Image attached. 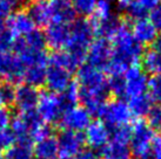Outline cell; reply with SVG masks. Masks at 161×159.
<instances>
[{"instance_id":"cell-17","label":"cell","mask_w":161,"mask_h":159,"mask_svg":"<svg viewBox=\"0 0 161 159\" xmlns=\"http://www.w3.org/2000/svg\"><path fill=\"white\" fill-rule=\"evenodd\" d=\"M132 35L140 46H151L158 40L159 31L148 18L135 20L130 28Z\"/></svg>"},{"instance_id":"cell-11","label":"cell","mask_w":161,"mask_h":159,"mask_svg":"<svg viewBox=\"0 0 161 159\" xmlns=\"http://www.w3.org/2000/svg\"><path fill=\"white\" fill-rule=\"evenodd\" d=\"M122 76L125 80V97L130 98L146 94L148 77L142 68L136 64L130 66Z\"/></svg>"},{"instance_id":"cell-14","label":"cell","mask_w":161,"mask_h":159,"mask_svg":"<svg viewBox=\"0 0 161 159\" xmlns=\"http://www.w3.org/2000/svg\"><path fill=\"white\" fill-rule=\"evenodd\" d=\"M72 83V73L65 68L53 64H47L45 84L48 91L54 94H61Z\"/></svg>"},{"instance_id":"cell-12","label":"cell","mask_w":161,"mask_h":159,"mask_svg":"<svg viewBox=\"0 0 161 159\" xmlns=\"http://www.w3.org/2000/svg\"><path fill=\"white\" fill-rule=\"evenodd\" d=\"M5 28L15 40L28 35L36 29V25L26 11H15L7 18Z\"/></svg>"},{"instance_id":"cell-41","label":"cell","mask_w":161,"mask_h":159,"mask_svg":"<svg viewBox=\"0 0 161 159\" xmlns=\"http://www.w3.org/2000/svg\"><path fill=\"white\" fill-rule=\"evenodd\" d=\"M12 116L6 108H0V130L8 129Z\"/></svg>"},{"instance_id":"cell-24","label":"cell","mask_w":161,"mask_h":159,"mask_svg":"<svg viewBox=\"0 0 161 159\" xmlns=\"http://www.w3.org/2000/svg\"><path fill=\"white\" fill-rule=\"evenodd\" d=\"M99 155L101 159H132V152H130V145L119 143L115 141H109L100 150Z\"/></svg>"},{"instance_id":"cell-20","label":"cell","mask_w":161,"mask_h":159,"mask_svg":"<svg viewBox=\"0 0 161 159\" xmlns=\"http://www.w3.org/2000/svg\"><path fill=\"white\" fill-rule=\"evenodd\" d=\"M36 26L51 25V0L32 1L26 11Z\"/></svg>"},{"instance_id":"cell-37","label":"cell","mask_w":161,"mask_h":159,"mask_svg":"<svg viewBox=\"0 0 161 159\" xmlns=\"http://www.w3.org/2000/svg\"><path fill=\"white\" fill-rule=\"evenodd\" d=\"M0 96H1L3 106L13 104L14 87L11 83H7V82L4 84H1V85H0Z\"/></svg>"},{"instance_id":"cell-31","label":"cell","mask_w":161,"mask_h":159,"mask_svg":"<svg viewBox=\"0 0 161 159\" xmlns=\"http://www.w3.org/2000/svg\"><path fill=\"white\" fill-rule=\"evenodd\" d=\"M114 4L113 0H98L97 6L94 9L93 19L94 20H105L111 18L113 15Z\"/></svg>"},{"instance_id":"cell-34","label":"cell","mask_w":161,"mask_h":159,"mask_svg":"<svg viewBox=\"0 0 161 159\" xmlns=\"http://www.w3.org/2000/svg\"><path fill=\"white\" fill-rule=\"evenodd\" d=\"M108 91L116 98L125 97V80L124 76H111L108 79Z\"/></svg>"},{"instance_id":"cell-15","label":"cell","mask_w":161,"mask_h":159,"mask_svg":"<svg viewBox=\"0 0 161 159\" xmlns=\"http://www.w3.org/2000/svg\"><path fill=\"white\" fill-rule=\"evenodd\" d=\"M84 137L91 150L100 151L111 139V131L101 121H93L85 130Z\"/></svg>"},{"instance_id":"cell-21","label":"cell","mask_w":161,"mask_h":159,"mask_svg":"<svg viewBox=\"0 0 161 159\" xmlns=\"http://www.w3.org/2000/svg\"><path fill=\"white\" fill-rule=\"evenodd\" d=\"M91 25L93 28L94 36H98L100 39H106L109 41V39L114 35V33L118 31V28L121 25V20L116 18L115 15H112L111 18L105 20H91Z\"/></svg>"},{"instance_id":"cell-19","label":"cell","mask_w":161,"mask_h":159,"mask_svg":"<svg viewBox=\"0 0 161 159\" xmlns=\"http://www.w3.org/2000/svg\"><path fill=\"white\" fill-rule=\"evenodd\" d=\"M75 15L67 0H51V23L71 25L75 20Z\"/></svg>"},{"instance_id":"cell-5","label":"cell","mask_w":161,"mask_h":159,"mask_svg":"<svg viewBox=\"0 0 161 159\" xmlns=\"http://www.w3.org/2000/svg\"><path fill=\"white\" fill-rule=\"evenodd\" d=\"M99 117L109 130H112V129L128 125L133 116L130 114L127 103L122 100L115 98L109 102H106Z\"/></svg>"},{"instance_id":"cell-30","label":"cell","mask_w":161,"mask_h":159,"mask_svg":"<svg viewBox=\"0 0 161 159\" xmlns=\"http://www.w3.org/2000/svg\"><path fill=\"white\" fill-rule=\"evenodd\" d=\"M4 159H33L32 146L14 144L6 150Z\"/></svg>"},{"instance_id":"cell-26","label":"cell","mask_w":161,"mask_h":159,"mask_svg":"<svg viewBox=\"0 0 161 159\" xmlns=\"http://www.w3.org/2000/svg\"><path fill=\"white\" fill-rule=\"evenodd\" d=\"M46 69H47V63H38L25 67L23 81L34 88L41 87L42 84H45Z\"/></svg>"},{"instance_id":"cell-44","label":"cell","mask_w":161,"mask_h":159,"mask_svg":"<svg viewBox=\"0 0 161 159\" xmlns=\"http://www.w3.org/2000/svg\"><path fill=\"white\" fill-rule=\"evenodd\" d=\"M5 31V23L3 22V20H0V33Z\"/></svg>"},{"instance_id":"cell-23","label":"cell","mask_w":161,"mask_h":159,"mask_svg":"<svg viewBox=\"0 0 161 159\" xmlns=\"http://www.w3.org/2000/svg\"><path fill=\"white\" fill-rule=\"evenodd\" d=\"M32 150H33V155L38 159H57V157L59 156L58 143L54 136L36 141Z\"/></svg>"},{"instance_id":"cell-35","label":"cell","mask_w":161,"mask_h":159,"mask_svg":"<svg viewBox=\"0 0 161 159\" xmlns=\"http://www.w3.org/2000/svg\"><path fill=\"white\" fill-rule=\"evenodd\" d=\"M147 124L151 126L154 133L157 132L161 137V104L153 105L152 110L147 115Z\"/></svg>"},{"instance_id":"cell-46","label":"cell","mask_w":161,"mask_h":159,"mask_svg":"<svg viewBox=\"0 0 161 159\" xmlns=\"http://www.w3.org/2000/svg\"><path fill=\"white\" fill-rule=\"evenodd\" d=\"M0 159H4V157H3V156H1V153H0Z\"/></svg>"},{"instance_id":"cell-28","label":"cell","mask_w":161,"mask_h":159,"mask_svg":"<svg viewBox=\"0 0 161 159\" xmlns=\"http://www.w3.org/2000/svg\"><path fill=\"white\" fill-rule=\"evenodd\" d=\"M23 40V44L28 49L34 50V52H46V41L44 33H41L38 29H34L28 35L20 38Z\"/></svg>"},{"instance_id":"cell-4","label":"cell","mask_w":161,"mask_h":159,"mask_svg":"<svg viewBox=\"0 0 161 159\" xmlns=\"http://www.w3.org/2000/svg\"><path fill=\"white\" fill-rule=\"evenodd\" d=\"M132 128V136L130 141V149L134 159H145L149 155L152 141L155 133L145 119H136Z\"/></svg>"},{"instance_id":"cell-43","label":"cell","mask_w":161,"mask_h":159,"mask_svg":"<svg viewBox=\"0 0 161 159\" xmlns=\"http://www.w3.org/2000/svg\"><path fill=\"white\" fill-rule=\"evenodd\" d=\"M138 1L142 5L147 11H152V9L160 3V0H138Z\"/></svg>"},{"instance_id":"cell-27","label":"cell","mask_w":161,"mask_h":159,"mask_svg":"<svg viewBox=\"0 0 161 159\" xmlns=\"http://www.w3.org/2000/svg\"><path fill=\"white\" fill-rule=\"evenodd\" d=\"M116 7L134 20L146 18L148 13L147 9L138 0H116Z\"/></svg>"},{"instance_id":"cell-2","label":"cell","mask_w":161,"mask_h":159,"mask_svg":"<svg viewBox=\"0 0 161 159\" xmlns=\"http://www.w3.org/2000/svg\"><path fill=\"white\" fill-rule=\"evenodd\" d=\"M112 46V59L108 63L106 71L111 76H122L130 66H135L142 56V46L133 38L130 28L125 22L109 39Z\"/></svg>"},{"instance_id":"cell-6","label":"cell","mask_w":161,"mask_h":159,"mask_svg":"<svg viewBox=\"0 0 161 159\" xmlns=\"http://www.w3.org/2000/svg\"><path fill=\"white\" fill-rule=\"evenodd\" d=\"M36 111L40 116L44 123L51 125L58 122L65 110L58 94L44 91L39 95V101L36 104Z\"/></svg>"},{"instance_id":"cell-39","label":"cell","mask_w":161,"mask_h":159,"mask_svg":"<svg viewBox=\"0 0 161 159\" xmlns=\"http://www.w3.org/2000/svg\"><path fill=\"white\" fill-rule=\"evenodd\" d=\"M14 143L15 141L9 129L0 130V151H6L12 145H14Z\"/></svg>"},{"instance_id":"cell-22","label":"cell","mask_w":161,"mask_h":159,"mask_svg":"<svg viewBox=\"0 0 161 159\" xmlns=\"http://www.w3.org/2000/svg\"><path fill=\"white\" fill-rule=\"evenodd\" d=\"M9 131L12 132L14 137V141L17 144H23V145L33 146V141L30 135V130L27 126L26 122L24 121L23 116L18 114L11 119L9 123Z\"/></svg>"},{"instance_id":"cell-36","label":"cell","mask_w":161,"mask_h":159,"mask_svg":"<svg viewBox=\"0 0 161 159\" xmlns=\"http://www.w3.org/2000/svg\"><path fill=\"white\" fill-rule=\"evenodd\" d=\"M109 131H111V139L109 141H119V143H124V144L130 145V136H132V128L130 125L112 129Z\"/></svg>"},{"instance_id":"cell-40","label":"cell","mask_w":161,"mask_h":159,"mask_svg":"<svg viewBox=\"0 0 161 159\" xmlns=\"http://www.w3.org/2000/svg\"><path fill=\"white\" fill-rule=\"evenodd\" d=\"M149 20L154 23V26L157 27L158 31H161V3H159L151 11V18H149Z\"/></svg>"},{"instance_id":"cell-45","label":"cell","mask_w":161,"mask_h":159,"mask_svg":"<svg viewBox=\"0 0 161 159\" xmlns=\"http://www.w3.org/2000/svg\"><path fill=\"white\" fill-rule=\"evenodd\" d=\"M0 108H4L3 106V102H1V96H0Z\"/></svg>"},{"instance_id":"cell-18","label":"cell","mask_w":161,"mask_h":159,"mask_svg":"<svg viewBox=\"0 0 161 159\" xmlns=\"http://www.w3.org/2000/svg\"><path fill=\"white\" fill-rule=\"evenodd\" d=\"M142 69L145 73L154 75H161V39L158 40L153 44H151L149 49H147L141 56Z\"/></svg>"},{"instance_id":"cell-9","label":"cell","mask_w":161,"mask_h":159,"mask_svg":"<svg viewBox=\"0 0 161 159\" xmlns=\"http://www.w3.org/2000/svg\"><path fill=\"white\" fill-rule=\"evenodd\" d=\"M92 122V116L90 112L82 106H73L71 109L64 111L59 123L63 130L74 131V132H82Z\"/></svg>"},{"instance_id":"cell-33","label":"cell","mask_w":161,"mask_h":159,"mask_svg":"<svg viewBox=\"0 0 161 159\" xmlns=\"http://www.w3.org/2000/svg\"><path fill=\"white\" fill-rule=\"evenodd\" d=\"M147 94L153 102L161 104V75H154L148 79Z\"/></svg>"},{"instance_id":"cell-48","label":"cell","mask_w":161,"mask_h":159,"mask_svg":"<svg viewBox=\"0 0 161 159\" xmlns=\"http://www.w3.org/2000/svg\"><path fill=\"white\" fill-rule=\"evenodd\" d=\"M33 159H38V158H33Z\"/></svg>"},{"instance_id":"cell-16","label":"cell","mask_w":161,"mask_h":159,"mask_svg":"<svg viewBox=\"0 0 161 159\" xmlns=\"http://www.w3.org/2000/svg\"><path fill=\"white\" fill-rule=\"evenodd\" d=\"M71 33V25L65 23H51L47 26L44 36L46 46L51 47L55 52L66 48Z\"/></svg>"},{"instance_id":"cell-25","label":"cell","mask_w":161,"mask_h":159,"mask_svg":"<svg viewBox=\"0 0 161 159\" xmlns=\"http://www.w3.org/2000/svg\"><path fill=\"white\" fill-rule=\"evenodd\" d=\"M152 98L148 96V94H142V95H138L134 97L128 98V103L127 105L130 108V111L132 116L138 117L139 119L147 116L149 114V111L152 110L153 108Z\"/></svg>"},{"instance_id":"cell-38","label":"cell","mask_w":161,"mask_h":159,"mask_svg":"<svg viewBox=\"0 0 161 159\" xmlns=\"http://www.w3.org/2000/svg\"><path fill=\"white\" fill-rule=\"evenodd\" d=\"M19 0H0V20L7 19L11 14L15 12Z\"/></svg>"},{"instance_id":"cell-3","label":"cell","mask_w":161,"mask_h":159,"mask_svg":"<svg viewBox=\"0 0 161 159\" xmlns=\"http://www.w3.org/2000/svg\"><path fill=\"white\" fill-rule=\"evenodd\" d=\"M94 40V33L92 25L86 19L74 20L71 25V33L68 39L66 52L75 62L78 68L84 64L87 52L91 44Z\"/></svg>"},{"instance_id":"cell-49","label":"cell","mask_w":161,"mask_h":159,"mask_svg":"<svg viewBox=\"0 0 161 159\" xmlns=\"http://www.w3.org/2000/svg\"><path fill=\"white\" fill-rule=\"evenodd\" d=\"M73 159H74V158H73Z\"/></svg>"},{"instance_id":"cell-29","label":"cell","mask_w":161,"mask_h":159,"mask_svg":"<svg viewBox=\"0 0 161 159\" xmlns=\"http://www.w3.org/2000/svg\"><path fill=\"white\" fill-rule=\"evenodd\" d=\"M61 103H63L64 110L71 109L73 106H76L79 102V87L76 82H73L68 85L67 88L64 90L61 94H59Z\"/></svg>"},{"instance_id":"cell-13","label":"cell","mask_w":161,"mask_h":159,"mask_svg":"<svg viewBox=\"0 0 161 159\" xmlns=\"http://www.w3.org/2000/svg\"><path fill=\"white\" fill-rule=\"evenodd\" d=\"M40 93L34 87H31L26 83H20L14 88L13 104L19 112H28L36 109Z\"/></svg>"},{"instance_id":"cell-32","label":"cell","mask_w":161,"mask_h":159,"mask_svg":"<svg viewBox=\"0 0 161 159\" xmlns=\"http://www.w3.org/2000/svg\"><path fill=\"white\" fill-rule=\"evenodd\" d=\"M97 1L98 0H73L71 5L75 14H79L80 17L86 18V17L93 15Z\"/></svg>"},{"instance_id":"cell-8","label":"cell","mask_w":161,"mask_h":159,"mask_svg":"<svg viewBox=\"0 0 161 159\" xmlns=\"http://www.w3.org/2000/svg\"><path fill=\"white\" fill-rule=\"evenodd\" d=\"M25 66L13 50H0V76L7 83H20L24 80Z\"/></svg>"},{"instance_id":"cell-47","label":"cell","mask_w":161,"mask_h":159,"mask_svg":"<svg viewBox=\"0 0 161 159\" xmlns=\"http://www.w3.org/2000/svg\"><path fill=\"white\" fill-rule=\"evenodd\" d=\"M28 1H36V0H28Z\"/></svg>"},{"instance_id":"cell-10","label":"cell","mask_w":161,"mask_h":159,"mask_svg":"<svg viewBox=\"0 0 161 159\" xmlns=\"http://www.w3.org/2000/svg\"><path fill=\"white\" fill-rule=\"evenodd\" d=\"M111 59H112L111 42L108 40L100 39V38L93 40V42L91 44L88 48L87 58H86V60H88V64L105 71Z\"/></svg>"},{"instance_id":"cell-7","label":"cell","mask_w":161,"mask_h":159,"mask_svg":"<svg viewBox=\"0 0 161 159\" xmlns=\"http://www.w3.org/2000/svg\"><path fill=\"white\" fill-rule=\"evenodd\" d=\"M57 138L58 152L61 159H73L84 151L85 137L81 132L61 130Z\"/></svg>"},{"instance_id":"cell-42","label":"cell","mask_w":161,"mask_h":159,"mask_svg":"<svg viewBox=\"0 0 161 159\" xmlns=\"http://www.w3.org/2000/svg\"><path fill=\"white\" fill-rule=\"evenodd\" d=\"M74 159H101V157L99 155V152L88 149V150L81 151Z\"/></svg>"},{"instance_id":"cell-1","label":"cell","mask_w":161,"mask_h":159,"mask_svg":"<svg viewBox=\"0 0 161 159\" xmlns=\"http://www.w3.org/2000/svg\"><path fill=\"white\" fill-rule=\"evenodd\" d=\"M76 84L79 87V101L91 116H98L105 106L108 91V79L105 71L86 63L78 68Z\"/></svg>"}]
</instances>
